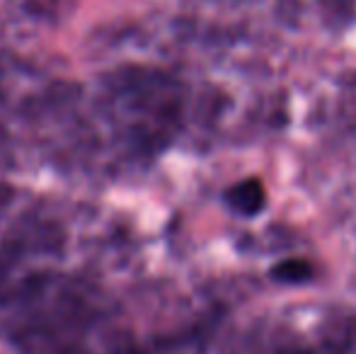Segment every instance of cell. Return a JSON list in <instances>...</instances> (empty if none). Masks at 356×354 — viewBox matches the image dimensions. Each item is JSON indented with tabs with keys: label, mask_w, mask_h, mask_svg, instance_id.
Returning <instances> with one entry per match:
<instances>
[{
	"label": "cell",
	"mask_w": 356,
	"mask_h": 354,
	"mask_svg": "<svg viewBox=\"0 0 356 354\" xmlns=\"http://www.w3.org/2000/svg\"><path fill=\"white\" fill-rule=\"evenodd\" d=\"M225 204L240 216H257L267 204V192L264 184L257 177H248L243 182H235L233 187L225 192Z\"/></svg>",
	"instance_id": "obj_1"
},
{
	"label": "cell",
	"mask_w": 356,
	"mask_h": 354,
	"mask_svg": "<svg viewBox=\"0 0 356 354\" xmlns=\"http://www.w3.org/2000/svg\"><path fill=\"white\" fill-rule=\"evenodd\" d=\"M272 277L284 284H303L313 277V267H310L305 260L291 257V260H282L272 269Z\"/></svg>",
	"instance_id": "obj_2"
},
{
	"label": "cell",
	"mask_w": 356,
	"mask_h": 354,
	"mask_svg": "<svg viewBox=\"0 0 356 354\" xmlns=\"http://www.w3.org/2000/svg\"><path fill=\"white\" fill-rule=\"evenodd\" d=\"M282 354H313V352H310V350H286Z\"/></svg>",
	"instance_id": "obj_3"
}]
</instances>
